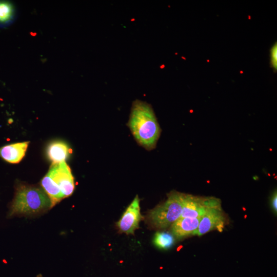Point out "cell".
<instances>
[{
    "mask_svg": "<svg viewBox=\"0 0 277 277\" xmlns=\"http://www.w3.org/2000/svg\"><path fill=\"white\" fill-rule=\"evenodd\" d=\"M51 208L50 200L42 188L18 183L15 186L14 196L8 216L36 215Z\"/></svg>",
    "mask_w": 277,
    "mask_h": 277,
    "instance_id": "2",
    "label": "cell"
},
{
    "mask_svg": "<svg viewBox=\"0 0 277 277\" xmlns=\"http://www.w3.org/2000/svg\"><path fill=\"white\" fill-rule=\"evenodd\" d=\"M36 277H43L41 274H38Z\"/></svg>",
    "mask_w": 277,
    "mask_h": 277,
    "instance_id": "15",
    "label": "cell"
},
{
    "mask_svg": "<svg viewBox=\"0 0 277 277\" xmlns=\"http://www.w3.org/2000/svg\"><path fill=\"white\" fill-rule=\"evenodd\" d=\"M220 199L213 196H200L182 193V213L180 217H202L207 210L221 204Z\"/></svg>",
    "mask_w": 277,
    "mask_h": 277,
    "instance_id": "5",
    "label": "cell"
},
{
    "mask_svg": "<svg viewBox=\"0 0 277 277\" xmlns=\"http://www.w3.org/2000/svg\"><path fill=\"white\" fill-rule=\"evenodd\" d=\"M174 242L173 235L168 232H157L154 237L153 243L159 248L167 249L172 246Z\"/></svg>",
    "mask_w": 277,
    "mask_h": 277,
    "instance_id": "12",
    "label": "cell"
},
{
    "mask_svg": "<svg viewBox=\"0 0 277 277\" xmlns=\"http://www.w3.org/2000/svg\"><path fill=\"white\" fill-rule=\"evenodd\" d=\"M270 205L274 213H277V194L275 190L272 193L270 199Z\"/></svg>",
    "mask_w": 277,
    "mask_h": 277,
    "instance_id": "14",
    "label": "cell"
},
{
    "mask_svg": "<svg viewBox=\"0 0 277 277\" xmlns=\"http://www.w3.org/2000/svg\"><path fill=\"white\" fill-rule=\"evenodd\" d=\"M69 148L63 142L55 141L50 143L47 148V155L52 163L65 161L69 154Z\"/></svg>",
    "mask_w": 277,
    "mask_h": 277,
    "instance_id": "10",
    "label": "cell"
},
{
    "mask_svg": "<svg viewBox=\"0 0 277 277\" xmlns=\"http://www.w3.org/2000/svg\"><path fill=\"white\" fill-rule=\"evenodd\" d=\"M17 12L14 5L7 1H0V27H6L16 19Z\"/></svg>",
    "mask_w": 277,
    "mask_h": 277,
    "instance_id": "11",
    "label": "cell"
},
{
    "mask_svg": "<svg viewBox=\"0 0 277 277\" xmlns=\"http://www.w3.org/2000/svg\"><path fill=\"white\" fill-rule=\"evenodd\" d=\"M201 219L180 217L171 225V233L177 239L196 234Z\"/></svg>",
    "mask_w": 277,
    "mask_h": 277,
    "instance_id": "8",
    "label": "cell"
},
{
    "mask_svg": "<svg viewBox=\"0 0 277 277\" xmlns=\"http://www.w3.org/2000/svg\"><path fill=\"white\" fill-rule=\"evenodd\" d=\"M29 144V142H24L2 147L0 148V156L8 163H18L25 156Z\"/></svg>",
    "mask_w": 277,
    "mask_h": 277,
    "instance_id": "9",
    "label": "cell"
},
{
    "mask_svg": "<svg viewBox=\"0 0 277 277\" xmlns=\"http://www.w3.org/2000/svg\"><path fill=\"white\" fill-rule=\"evenodd\" d=\"M270 65L276 71L277 69V44L276 43L270 49Z\"/></svg>",
    "mask_w": 277,
    "mask_h": 277,
    "instance_id": "13",
    "label": "cell"
},
{
    "mask_svg": "<svg viewBox=\"0 0 277 277\" xmlns=\"http://www.w3.org/2000/svg\"><path fill=\"white\" fill-rule=\"evenodd\" d=\"M41 185L53 207L73 192L74 182L70 168L65 161L52 163Z\"/></svg>",
    "mask_w": 277,
    "mask_h": 277,
    "instance_id": "3",
    "label": "cell"
},
{
    "mask_svg": "<svg viewBox=\"0 0 277 277\" xmlns=\"http://www.w3.org/2000/svg\"><path fill=\"white\" fill-rule=\"evenodd\" d=\"M226 222L221 203L209 207L201 217L196 235L201 236L214 229L221 231Z\"/></svg>",
    "mask_w": 277,
    "mask_h": 277,
    "instance_id": "6",
    "label": "cell"
},
{
    "mask_svg": "<svg viewBox=\"0 0 277 277\" xmlns=\"http://www.w3.org/2000/svg\"><path fill=\"white\" fill-rule=\"evenodd\" d=\"M142 219L140 199L136 195L116 223V225L120 232L134 234L135 230L139 228V223Z\"/></svg>",
    "mask_w": 277,
    "mask_h": 277,
    "instance_id": "7",
    "label": "cell"
},
{
    "mask_svg": "<svg viewBox=\"0 0 277 277\" xmlns=\"http://www.w3.org/2000/svg\"><path fill=\"white\" fill-rule=\"evenodd\" d=\"M182 206V193L172 191L164 202L149 211L147 221L153 228H167L180 217Z\"/></svg>",
    "mask_w": 277,
    "mask_h": 277,
    "instance_id": "4",
    "label": "cell"
},
{
    "mask_svg": "<svg viewBox=\"0 0 277 277\" xmlns=\"http://www.w3.org/2000/svg\"><path fill=\"white\" fill-rule=\"evenodd\" d=\"M128 125L140 145L147 150L155 147L161 129L150 104L140 100L134 101Z\"/></svg>",
    "mask_w": 277,
    "mask_h": 277,
    "instance_id": "1",
    "label": "cell"
}]
</instances>
